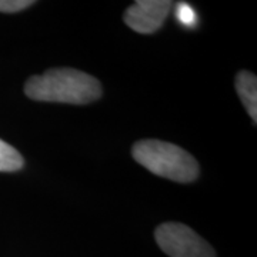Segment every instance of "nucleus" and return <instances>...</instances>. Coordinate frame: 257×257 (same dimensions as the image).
<instances>
[{
    "instance_id": "nucleus-8",
    "label": "nucleus",
    "mask_w": 257,
    "mask_h": 257,
    "mask_svg": "<svg viewBox=\"0 0 257 257\" xmlns=\"http://www.w3.org/2000/svg\"><path fill=\"white\" fill-rule=\"evenodd\" d=\"M35 2L32 0H0V12L3 13H16L23 9H28Z\"/></svg>"
},
{
    "instance_id": "nucleus-1",
    "label": "nucleus",
    "mask_w": 257,
    "mask_h": 257,
    "mask_svg": "<svg viewBox=\"0 0 257 257\" xmlns=\"http://www.w3.org/2000/svg\"><path fill=\"white\" fill-rule=\"evenodd\" d=\"M29 99L69 104H87L101 96L100 82L92 74L70 67L50 69L32 76L25 84Z\"/></svg>"
},
{
    "instance_id": "nucleus-6",
    "label": "nucleus",
    "mask_w": 257,
    "mask_h": 257,
    "mask_svg": "<svg viewBox=\"0 0 257 257\" xmlns=\"http://www.w3.org/2000/svg\"><path fill=\"white\" fill-rule=\"evenodd\" d=\"M25 165L23 156L9 143L0 140V172H16Z\"/></svg>"
},
{
    "instance_id": "nucleus-4",
    "label": "nucleus",
    "mask_w": 257,
    "mask_h": 257,
    "mask_svg": "<svg viewBox=\"0 0 257 257\" xmlns=\"http://www.w3.org/2000/svg\"><path fill=\"white\" fill-rule=\"evenodd\" d=\"M170 10L172 2L167 0H138L124 12L123 20L132 30L149 35L162 28Z\"/></svg>"
},
{
    "instance_id": "nucleus-3",
    "label": "nucleus",
    "mask_w": 257,
    "mask_h": 257,
    "mask_svg": "<svg viewBox=\"0 0 257 257\" xmlns=\"http://www.w3.org/2000/svg\"><path fill=\"white\" fill-rule=\"evenodd\" d=\"M159 247L170 257H216L210 244L183 223H163L155 231Z\"/></svg>"
},
{
    "instance_id": "nucleus-7",
    "label": "nucleus",
    "mask_w": 257,
    "mask_h": 257,
    "mask_svg": "<svg viewBox=\"0 0 257 257\" xmlns=\"http://www.w3.org/2000/svg\"><path fill=\"white\" fill-rule=\"evenodd\" d=\"M176 16L179 19V22H180L182 25H184V26H187V28H193V26L196 25V13H194V10H193L189 5H186V3H180V5L177 6Z\"/></svg>"
},
{
    "instance_id": "nucleus-5",
    "label": "nucleus",
    "mask_w": 257,
    "mask_h": 257,
    "mask_svg": "<svg viewBox=\"0 0 257 257\" xmlns=\"http://www.w3.org/2000/svg\"><path fill=\"white\" fill-rule=\"evenodd\" d=\"M236 92L244 104L253 123H257V77L251 72L241 70L236 74Z\"/></svg>"
},
{
    "instance_id": "nucleus-2",
    "label": "nucleus",
    "mask_w": 257,
    "mask_h": 257,
    "mask_svg": "<svg viewBox=\"0 0 257 257\" xmlns=\"http://www.w3.org/2000/svg\"><path fill=\"white\" fill-rule=\"evenodd\" d=\"M133 159L153 175L179 183H190L199 176L196 159L173 143L162 140H140L132 147Z\"/></svg>"
}]
</instances>
